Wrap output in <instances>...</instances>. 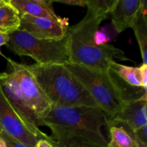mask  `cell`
<instances>
[{
    "instance_id": "obj_1",
    "label": "cell",
    "mask_w": 147,
    "mask_h": 147,
    "mask_svg": "<svg viewBox=\"0 0 147 147\" xmlns=\"http://www.w3.org/2000/svg\"><path fill=\"white\" fill-rule=\"evenodd\" d=\"M101 22V19L88 11L81 21L68 27L70 63L106 73L111 62L129 60L121 49L111 45L98 44L96 34Z\"/></svg>"
},
{
    "instance_id": "obj_2",
    "label": "cell",
    "mask_w": 147,
    "mask_h": 147,
    "mask_svg": "<svg viewBox=\"0 0 147 147\" xmlns=\"http://www.w3.org/2000/svg\"><path fill=\"white\" fill-rule=\"evenodd\" d=\"M29 66L53 106L98 107L86 88L69 71L65 65L34 64Z\"/></svg>"
},
{
    "instance_id": "obj_3",
    "label": "cell",
    "mask_w": 147,
    "mask_h": 147,
    "mask_svg": "<svg viewBox=\"0 0 147 147\" xmlns=\"http://www.w3.org/2000/svg\"><path fill=\"white\" fill-rule=\"evenodd\" d=\"M109 119L98 107L87 106H58L52 105L45 119V126H55L107 147L108 142L101 131Z\"/></svg>"
},
{
    "instance_id": "obj_4",
    "label": "cell",
    "mask_w": 147,
    "mask_h": 147,
    "mask_svg": "<svg viewBox=\"0 0 147 147\" xmlns=\"http://www.w3.org/2000/svg\"><path fill=\"white\" fill-rule=\"evenodd\" d=\"M67 34L61 40H45L17 30L9 33V50L20 56H27L38 65L67 64L70 63Z\"/></svg>"
},
{
    "instance_id": "obj_5",
    "label": "cell",
    "mask_w": 147,
    "mask_h": 147,
    "mask_svg": "<svg viewBox=\"0 0 147 147\" xmlns=\"http://www.w3.org/2000/svg\"><path fill=\"white\" fill-rule=\"evenodd\" d=\"M65 66L83 85L98 107L111 120L121 109L123 103L107 73L81 65L68 63Z\"/></svg>"
},
{
    "instance_id": "obj_6",
    "label": "cell",
    "mask_w": 147,
    "mask_h": 147,
    "mask_svg": "<svg viewBox=\"0 0 147 147\" xmlns=\"http://www.w3.org/2000/svg\"><path fill=\"white\" fill-rule=\"evenodd\" d=\"M106 73L123 103L147 100V65L132 67L112 61Z\"/></svg>"
},
{
    "instance_id": "obj_7",
    "label": "cell",
    "mask_w": 147,
    "mask_h": 147,
    "mask_svg": "<svg viewBox=\"0 0 147 147\" xmlns=\"http://www.w3.org/2000/svg\"><path fill=\"white\" fill-rule=\"evenodd\" d=\"M9 70L14 76L21 94L29 109L37 116L41 126H45L44 120L51 109L52 103L37 83L27 65L7 59Z\"/></svg>"
},
{
    "instance_id": "obj_8",
    "label": "cell",
    "mask_w": 147,
    "mask_h": 147,
    "mask_svg": "<svg viewBox=\"0 0 147 147\" xmlns=\"http://www.w3.org/2000/svg\"><path fill=\"white\" fill-rule=\"evenodd\" d=\"M0 89L27 129L40 140L45 139L50 142V136L40 129L41 123L24 102L14 76L9 70L0 73Z\"/></svg>"
},
{
    "instance_id": "obj_9",
    "label": "cell",
    "mask_w": 147,
    "mask_h": 147,
    "mask_svg": "<svg viewBox=\"0 0 147 147\" xmlns=\"http://www.w3.org/2000/svg\"><path fill=\"white\" fill-rule=\"evenodd\" d=\"M19 30L34 37L45 40H61L65 37L68 30L67 20L60 21L46 17H37L28 14L20 15Z\"/></svg>"
},
{
    "instance_id": "obj_10",
    "label": "cell",
    "mask_w": 147,
    "mask_h": 147,
    "mask_svg": "<svg viewBox=\"0 0 147 147\" xmlns=\"http://www.w3.org/2000/svg\"><path fill=\"white\" fill-rule=\"evenodd\" d=\"M0 125L3 131L28 147H36L37 139L25 126L0 89Z\"/></svg>"
},
{
    "instance_id": "obj_11",
    "label": "cell",
    "mask_w": 147,
    "mask_h": 147,
    "mask_svg": "<svg viewBox=\"0 0 147 147\" xmlns=\"http://www.w3.org/2000/svg\"><path fill=\"white\" fill-rule=\"evenodd\" d=\"M142 0H116L111 11L112 24L119 33L131 27L139 9Z\"/></svg>"
},
{
    "instance_id": "obj_12",
    "label": "cell",
    "mask_w": 147,
    "mask_h": 147,
    "mask_svg": "<svg viewBox=\"0 0 147 147\" xmlns=\"http://www.w3.org/2000/svg\"><path fill=\"white\" fill-rule=\"evenodd\" d=\"M110 142L107 147H147L139 142L134 129L121 121L111 119L108 121Z\"/></svg>"
},
{
    "instance_id": "obj_13",
    "label": "cell",
    "mask_w": 147,
    "mask_h": 147,
    "mask_svg": "<svg viewBox=\"0 0 147 147\" xmlns=\"http://www.w3.org/2000/svg\"><path fill=\"white\" fill-rule=\"evenodd\" d=\"M113 119L121 121L132 129L147 126V100H139L124 103Z\"/></svg>"
},
{
    "instance_id": "obj_14",
    "label": "cell",
    "mask_w": 147,
    "mask_h": 147,
    "mask_svg": "<svg viewBox=\"0 0 147 147\" xmlns=\"http://www.w3.org/2000/svg\"><path fill=\"white\" fill-rule=\"evenodd\" d=\"M20 15L28 14L37 17H46L60 21L63 19L56 14L52 0H9Z\"/></svg>"
},
{
    "instance_id": "obj_15",
    "label": "cell",
    "mask_w": 147,
    "mask_h": 147,
    "mask_svg": "<svg viewBox=\"0 0 147 147\" xmlns=\"http://www.w3.org/2000/svg\"><path fill=\"white\" fill-rule=\"evenodd\" d=\"M47 127L52 132L50 143L54 147H106L62 128L55 126Z\"/></svg>"
},
{
    "instance_id": "obj_16",
    "label": "cell",
    "mask_w": 147,
    "mask_h": 147,
    "mask_svg": "<svg viewBox=\"0 0 147 147\" xmlns=\"http://www.w3.org/2000/svg\"><path fill=\"white\" fill-rule=\"evenodd\" d=\"M147 1L142 0V7L131 28L137 40L143 64L147 65Z\"/></svg>"
},
{
    "instance_id": "obj_17",
    "label": "cell",
    "mask_w": 147,
    "mask_h": 147,
    "mask_svg": "<svg viewBox=\"0 0 147 147\" xmlns=\"http://www.w3.org/2000/svg\"><path fill=\"white\" fill-rule=\"evenodd\" d=\"M20 17L17 10L9 2L0 5V30L7 33L19 30Z\"/></svg>"
},
{
    "instance_id": "obj_18",
    "label": "cell",
    "mask_w": 147,
    "mask_h": 147,
    "mask_svg": "<svg viewBox=\"0 0 147 147\" xmlns=\"http://www.w3.org/2000/svg\"><path fill=\"white\" fill-rule=\"evenodd\" d=\"M116 0H87L88 11L96 17L105 20L111 15Z\"/></svg>"
},
{
    "instance_id": "obj_19",
    "label": "cell",
    "mask_w": 147,
    "mask_h": 147,
    "mask_svg": "<svg viewBox=\"0 0 147 147\" xmlns=\"http://www.w3.org/2000/svg\"><path fill=\"white\" fill-rule=\"evenodd\" d=\"M0 147H28L17 141L4 131L0 132Z\"/></svg>"
},
{
    "instance_id": "obj_20",
    "label": "cell",
    "mask_w": 147,
    "mask_h": 147,
    "mask_svg": "<svg viewBox=\"0 0 147 147\" xmlns=\"http://www.w3.org/2000/svg\"><path fill=\"white\" fill-rule=\"evenodd\" d=\"M134 132L138 140L144 144L147 145V126L134 130Z\"/></svg>"
},
{
    "instance_id": "obj_21",
    "label": "cell",
    "mask_w": 147,
    "mask_h": 147,
    "mask_svg": "<svg viewBox=\"0 0 147 147\" xmlns=\"http://www.w3.org/2000/svg\"><path fill=\"white\" fill-rule=\"evenodd\" d=\"M52 2H57L70 6L86 7L87 4V0H52Z\"/></svg>"
},
{
    "instance_id": "obj_22",
    "label": "cell",
    "mask_w": 147,
    "mask_h": 147,
    "mask_svg": "<svg viewBox=\"0 0 147 147\" xmlns=\"http://www.w3.org/2000/svg\"><path fill=\"white\" fill-rule=\"evenodd\" d=\"M9 40V33L0 30V55H2L1 53V47L2 45H7Z\"/></svg>"
},
{
    "instance_id": "obj_23",
    "label": "cell",
    "mask_w": 147,
    "mask_h": 147,
    "mask_svg": "<svg viewBox=\"0 0 147 147\" xmlns=\"http://www.w3.org/2000/svg\"><path fill=\"white\" fill-rule=\"evenodd\" d=\"M36 147H54L48 141L45 139H40L37 142Z\"/></svg>"
},
{
    "instance_id": "obj_24",
    "label": "cell",
    "mask_w": 147,
    "mask_h": 147,
    "mask_svg": "<svg viewBox=\"0 0 147 147\" xmlns=\"http://www.w3.org/2000/svg\"><path fill=\"white\" fill-rule=\"evenodd\" d=\"M5 0H0V5H1V4H3L4 3H5Z\"/></svg>"
},
{
    "instance_id": "obj_25",
    "label": "cell",
    "mask_w": 147,
    "mask_h": 147,
    "mask_svg": "<svg viewBox=\"0 0 147 147\" xmlns=\"http://www.w3.org/2000/svg\"><path fill=\"white\" fill-rule=\"evenodd\" d=\"M3 131V129H2V128H1V125H0V132H1V131Z\"/></svg>"
}]
</instances>
